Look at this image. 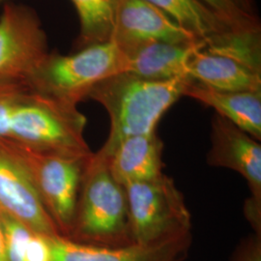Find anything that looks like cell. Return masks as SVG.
<instances>
[{
  "label": "cell",
  "instance_id": "1",
  "mask_svg": "<svg viewBox=\"0 0 261 261\" xmlns=\"http://www.w3.org/2000/svg\"><path fill=\"white\" fill-rule=\"evenodd\" d=\"M190 81H149L121 73L97 84L88 97L103 106L111 120L109 137L98 152L109 158L124 139L156 132L160 119L184 96Z\"/></svg>",
  "mask_w": 261,
  "mask_h": 261
},
{
  "label": "cell",
  "instance_id": "2",
  "mask_svg": "<svg viewBox=\"0 0 261 261\" xmlns=\"http://www.w3.org/2000/svg\"><path fill=\"white\" fill-rule=\"evenodd\" d=\"M75 242L103 248L133 244L125 188L109 168V159L92 154L84 168L72 231Z\"/></svg>",
  "mask_w": 261,
  "mask_h": 261
},
{
  "label": "cell",
  "instance_id": "3",
  "mask_svg": "<svg viewBox=\"0 0 261 261\" xmlns=\"http://www.w3.org/2000/svg\"><path fill=\"white\" fill-rule=\"evenodd\" d=\"M86 122L76 106L28 86L13 113L8 140L41 153L87 158L93 153L84 140Z\"/></svg>",
  "mask_w": 261,
  "mask_h": 261
},
{
  "label": "cell",
  "instance_id": "4",
  "mask_svg": "<svg viewBox=\"0 0 261 261\" xmlns=\"http://www.w3.org/2000/svg\"><path fill=\"white\" fill-rule=\"evenodd\" d=\"M127 62L121 48L108 41L82 47L69 56L48 54L25 82L37 93L77 106L97 84L126 73Z\"/></svg>",
  "mask_w": 261,
  "mask_h": 261
},
{
  "label": "cell",
  "instance_id": "5",
  "mask_svg": "<svg viewBox=\"0 0 261 261\" xmlns=\"http://www.w3.org/2000/svg\"><path fill=\"white\" fill-rule=\"evenodd\" d=\"M0 143L27 168L39 196L61 236L68 238L75 220V208L87 158L41 153L17 142Z\"/></svg>",
  "mask_w": 261,
  "mask_h": 261
},
{
  "label": "cell",
  "instance_id": "6",
  "mask_svg": "<svg viewBox=\"0 0 261 261\" xmlns=\"http://www.w3.org/2000/svg\"><path fill=\"white\" fill-rule=\"evenodd\" d=\"M124 188L133 244H156L191 233V214L184 196L165 173Z\"/></svg>",
  "mask_w": 261,
  "mask_h": 261
},
{
  "label": "cell",
  "instance_id": "7",
  "mask_svg": "<svg viewBox=\"0 0 261 261\" xmlns=\"http://www.w3.org/2000/svg\"><path fill=\"white\" fill-rule=\"evenodd\" d=\"M48 54L47 35L35 11L6 5L0 16V83L27 81Z\"/></svg>",
  "mask_w": 261,
  "mask_h": 261
},
{
  "label": "cell",
  "instance_id": "8",
  "mask_svg": "<svg viewBox=\"0 0 261 261\" xmlns=\"http://www.w3.org/2000/svg\"><path fill=\"white\" fill-rule=\"evenodd\" d=\"M210 166L230 168L246 179L251 197L245 215L255 233L261 234V145L245 130L216 114L211 125Z\"/></svg>",
  "mask_w": 261,
  "mask_h": 261
},
{
  "label": "cell",
  "instance_id": "9",
  "mask_svg": "<svg viewBox=\"0 0 261 261\" xmlns=\"http://www.w3.org/2000/svg\"><path fill=\"white\" fill-rule=\"evenodd\" d=\"M0 211L15 218L36 233L49 237L60 235L27 168L1 143Z\"/></svg>",
  "mask_w": 261,
  "mask_h": 261
},
{
  "label": "cell",
  "instance_id": "10",
  "mask_svg": "<svg viewBox=\"0 0 261 261\" xmlns=\"http://www.w3.org/2000/svg\"><path fill=\"white\" fill-rule=\"evenodd\" d=\"M197 40L144 0H123L112 39L125 54L152 43L190 44Z\"/></svg>",
  "mask_w": 261,
  "mask_h": 261
},
{
  "label": "cell",
  "instance_id": "11",
  "mask_svg": "<svg viewBox=\"0 0 261 261\" xmlns=\"http://www.w3.org/2000/svg\"><path fill=\"white\" fill-rule=\"evenodd\" d=\"M192 242L191 233L163 242L103 248L75 242L61 235L49 237L51 261H183Z\"/></svg>",
  "mask_w": 261,
  "mask_h": 261
},
{
  "label": "cell",
  "instance_id": "12",
  "mask_svg": "<svg viewBox=\"0 0 261 261\" xmlns=\"http://www.w3.org/2000/svg\"><path fill=\"white\" fill-rule=\"evenodd\" d=\"M164 143L157 130L121 140L109 157V168L121 185L146 181L164 174Z\"/></svg>",
  "mask_w": 261,
  "mask_h": 261
},
{
  "label": "cell",
  "instance_id": "13",
  "mask_svg": "<svg viewBox=\"0 0 261 261\" xmlns=\"http://www.w3.org/2000/svg\"><path fill=\"white\" fill-rule=\"evenodd\" d=\"M204 47V40L190 44L152 43L137 47L127 56V72L149 81H169L188 77V64L191 57Z\"/></svg>",
  "mask_w": 261,
  "mask_h": 261
},
{
  "label": "cell",
  "instance_id": "14",
  "mask_svg": "<svg viewBox=\"0 0 261 261\" xmlns=\"http://www.w3.org/2000/svg\"><path fill=\"white\" fill-rule=\"evenodd\" d=\"M188 77L196 84L225 92H260L261 74L224 56L196 50L188 64Z\"/></svg>",
  "mask_w": 261,
  "mask_h": 261
},
{
  "label": "cell",
  "instance_id": "15",
  "mask_svg": "<svg viewBox=\"0 0 261 261\" xmlns=\"http://www.w3.org/2000/svg\"><path fill=\"white\" fill-rule=\"evenodd\" d=\"M184 96L213 108L218 115L260 141L261 91H218L190 81Z\"/></svg>",
  "mask_w": 261,
  "mask_h": 261
},
{
  "label": "cell",
  "instance_id": "16",
  "mask_svg": "<svg viewBox=\"0 0 261 261\" xmlns=\"http://www.w3.org/2000/svg\"><path fill=\"white\" fill-rule=\"evenodd\" d=\"M164 12L198 39H205L231 28L199 0H144ZM235 29V28H234Z\"/></svg>",
  "mask_w": 261,
  "mask_h": 261
},
{
  "label": "cell",
  "instance_id": "17",
  "mask_svg": "<svg viewBox=\"0 0 261 261\" xmlns=\"http://www.w3.org/2000/svg\"><path fill=\"white\" fill-rule=\"evenodd\" d=\"M80 19L77 45L82 47L112 41L123 0H71Z\"/></svg>",
  "mask_w": 261,
  "mask_h": 261
},
{
  "label": "cell",
  "instance_id": "18",
  "mask_svg": "<svg viewBox=\"0 0 261 261\" xmlns=\"http://www.w3.org/2000/svg\"><path fill=\"white\" fill-rule=\"evenodd\" d=\"M203 40L207 53L229 58L261 74L260 27L232 28Z\"/></svg>",
  "mask_w": 261,
  "mask_h": 261
},
{
  "label": "cell",
  "instance_id": "19",
  "mask_svg": "<svg viewBox=\"0 0 261 261\" xmlns=\"http://www.w3.org/2000/svg\"><path fill=\"white\" fill-rule=\"evenodd\" d=\"M5 252L8 261H23L24 252L32 231L15 218L0 211Z\"/></svg>",
  "mask_w": 261,
  "mask_h": 261
},
{
  "label": "cell",
  "instance_id": "20",
  "mask_svg": "<svg viewBox=\"0 0 261 261\" xmlns=\"http://www.w3.org/2000/svg\"><path fill=\"white\" fill-rule=\"evenodd\" d=\"M28 88L25 81L0 83V140L9 139L13 113Z\"/></svg>",
  "mask_w": 261,
  "mask_h": 261
},
{
  "label": "cell",
  "instance_id": "21",
  "mask_svg": "<svg viewBox=\"0 0 261 261\" xmlns=\"http://www.w3.org/2000/svg\"><path fill=\"white\" fill-rule=\"evenodd\" d=\"M219 18L235 29L258 28L256 17L239 8L233 0H199Z\"/></svg>",
  "mask_w": 261,
  "mask_h": 261
},
{
  "label": "cell",
  "instance_id": "22",
  "mask_svg": "<svg viewBox=\"0 0 261 261\" xmlns=\"http://www.w3.org/2000/svg\"><path fill=\"white\" fill-rule=\"evenodd\" d=\"M23 261H51L49 236L33 232L29 238Z\"/></svg>",
  "mask_w": 261,
  "mask_h": 261
},
{
  "label": "cell",
  "instance_id": "23",
  "mask_svg": "<svg viewBox=\"0 0 261 261\" xmlns=\"http://www.w3.org/2000/svg\"><path fill=\"white\" fill-rule=\"evenodd\" d=\"M233 261H261V234L243 240L234 253Z\"/></svg>",
  "mask_w": 261,
  "mask_h": 261
},
{
  "label": "cell",
  "instance_id": "24",
  "mask_svg": "<svg viewBox=\"0 0 261 261\" xmlns=\"http://www.w3.org/2000/svg\"><path fill=\"white\" fill-rule=\"evenodd\" d=\"M235 4L241 8L243 11L249 13V14H252V2L251 0H233Z\"/></svg>",
  "mask_w": 261,
  "mask_h": 261
},
{
  "label": "cell",
  "instance_id": "25",
  "mask_svg": "<svg viewBox=\"0 0 261 261\" xmlns=\"http://www.w3.org/2000/svg\"><path fill=\"white\" fill-rule=\"evenodd\" d=\"M0 261H8L7 255L5 252V245H4V237H3V231L0 223Z\"/></svg>",
  "mask_w": 261,
  "mask_h": 261
},
{
  "label": "cell",
  "instance_id": "26",
  "mask_svg": "<svg viewBox=\"0 0 261 261\" xmlns=\"http://www.w3.org/2000/svg\"><path fill=\"white\" fill-rule=\"evenodd\" d=\"M1 1H3V0H0V2H1Z\"/></svg>",
  "mask_w": 261,
  "mask_h": 261
}]
</instances>
